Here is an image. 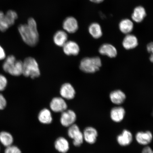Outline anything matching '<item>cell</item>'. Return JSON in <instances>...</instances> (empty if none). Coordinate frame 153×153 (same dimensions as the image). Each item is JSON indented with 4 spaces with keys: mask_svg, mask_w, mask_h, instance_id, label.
<instances>
[{
    "mask_svg": "<svg viewBox=\"0 0 153 153\" xmlns=\"http://www.w3.org/2000/svg\"><path fill=\"white\" fill-rule=\"evenodd\" d=\"M18 30L23 41L27 45L33 47L39 41V35L36 21L32 18L28 19L27 24L20 25Z\"/></svg>",
    "mask_w": 153,
    "mask_h": 153,
    "instance_id": "obj_1",
    "label": "cell"
},
{
    "mask_svg": "<svg viewBox=\"0 0 153 153\" xmlns=\"http://www.w3.org/2000/svg\"><path fill=\"white\" fill-rule=\"evenodd\" d=\"M25 77L35 79L39 76L41 72L39 65L35 59L27 57L23 62L22 74Z\"/></svg>",
    "mask_w": 153,
    "mask_h": 153,
    "instance_id": "obj_2",
    "label": "cell"
},
{
    "mask_svg": "<svg viewBox=\"0 0 153 153\" xmlns=\"http://www.w3.org/2000/svg\"><path fill=\"white\" fill-rule=\"evenodd\" d=\"M101 65V59L98 57H85L81 61L79 68L87 73H93L98 71Z\"/></svg>",
    "mask_w": 153,
    "mask_h": 153,
    "instance_id": "obj_3",
    "label": "cell"
},
{
    "mask_svg": "<svg viewBox=\"0 0 153 153\" xmlns=\"http://www.w3.org/2000/svg\"><path fill=\"white\" fill-rule=\"evenodd\" d=\"M68 134L70 138L73 140V143L74 146L79 147L84 142L83 133L76 124H74L69 127Z\"/></svg>",
    "mask_w": 153,
    "mask_h": 153,
    "instance_id": "obj_4",
    "label": "cell"
},
{
    "mask_svg": "<svg viewBox=\"0 0 153 153\" xmlns=\"http://www.w3.org/2000/svg\"><path fill=\"white\" fill-rule=\"evenodd\" d=\"M76 120V115L74 111L66 110L62 113L60 121L61 124L65 127H70L74 124Z\"/></svg>",
    "mask_w": 153,
    "mask_h": 153,
    "instance_id": "obj_5",
    "label": "cell"
},
{
    "mask_svg": "<svg viewBox=\"0 0 153 153\" xmlns=\"http://www.w3.org/2000/svg\"><path fill=\"white\" fill-rule=\"evenodd\" d=\"M51 109L55 112L62 113L67 110L68 105L65 99L62 97L53 98L50 104Z\"/></svg>",
    "mask_w": 153,
    "mask_h": 153,
    "instance_id": "obj_6",
    "label": "cell"
},
{
    "mask_svg": "<svg viewBox=\"0 0 153 153\" xmlns=\"http://www.w3.org/2000/svg\"><path fill=\"white\" fill-rule=\"evenodd\" d=\"M84 140L89 144H94L97 141L98 133L94 127H88L84 129L83 133Z\"/></svg>",
    "mask_w": 153,
    "mask_h": 153,
    "instance_id": "obj_7",
    "label": "cell"
},
{
    "mask_svg": "<svg viewBox=\"0 0 153 153\" xmlns=\"http://www.w3.org/2000/svg\"><path fill=\"white\" fill-rule=\"evenodd\" d=\"M62 27L65 31L70 33H74L78 30V22L74 17H68L63 22Z\"/></svg>",
    "mask_w": 153,
    "mask_h": 153,
    "instance_id": "obj_8",
    "label": "cell"
},
{
    "mask_svg": "<svg viewBox=\"0 0 153 153\" xmlns=\"http://www.w3.org/2000/svg\"><path fill=\"white\" fill-rule=\"evenodd\" d=\"M60 93L62 98L70 100L75 97L76 91L71 84L66 83L63 84L61 87Z\"/></svg>",
    "mask_w": 153,
    "mask_h": 153,
    "instance_id": "obj_9",
    "label": "cell"
},
{
    "mask_svg": "<svg viewBox=\"0 0 153 153\" xmlns=\"http://www.w3.org/2000/svg\"><path fill=\"white\" fill-rule=\"evenodd\" d=\"M135 138L139 144L147 146L152 142L153 135L150 131H139L136 134Z\"/></svg>",
    "mask_w": 153,
    "mask_h": 153,
    "instance_id": "obj_10",
    "label": "cell"
},
{
    "mask_svg": "<svg viewBox=\"0 0 153 153\" xmlns=\"http://www.w3.org/2000/svg\"><path fill=\"white\" fill-rule=\"evenodd\" d=\"M132 134L129 130L124 129L121 134L117 137V141L118 144L122 146H128L132 142Z\"/></svg>",
    "mask_w": 153,
    "mask_h": 153,
    "instance_id": "obj_11",
    "label": "cell"
},
{
    "mask_svg": "<svg viewBox=\"0 0 153 153\" xmlns=\"http://www.w3.org/2000/svg\"><path fill=\"white\" fill-rule=\"evenodd\" d=\"M62 47L64 52L68 56H76L78 54L80 51L79 45L73 41H67Z\"/></svg>",
    "mask_w": 153,
    "mask_h": 153,
    "instance_id": "obj_12",
    "label": "cell"
},
{
    "mask_svg": "<svg viewBox=\"0 0 153 153\" xmlns=\"http://www.w3.org/2000/svg\"><path fill=\"white\" fill-rule=\"evenodd\" d=\"M126 111L123 107H114L110 112V117L113 121L116 123H120L124 119Z\"/></svg>",
    "mask_w": 153,
    "mask_h": 153,
    "instance_id": "obj_13",
    "label": "cell"
},
{
    "mask_svg": "<svg viewBox=\"0 0 153 153\" xmlns=\"http://www.w3.org/2000/svg\"><path fill=\"white\" fill-rule=\"evenodd\" d=\"M99 52L101 54L106 55L110 58L115 57L117 51L114 46L110 44H104L101 46L99 49Z\"/></svg>",
    "mask_w": 153,
    "mask_h": 153,
    "instance_id": "obj_14",
    "label": "cell"
},
{
    "mask_svg": "<svg viewBox=\"0 0 153 153\" xmlns=\"http://www.w3.org/2000/svg\"><path fill=\"white\" fill-rule=\"evenodd\" d=\"M138 45V39L134 35L131 34H127L124 38L122 45L126 49L130 50L135 48Z\"/></svg>",
    "mask_w": 153,
    "mask_h": 153,
    "instance_id": "obj_15",
    "label": "cell"
},
{
    "mask_svg": "<svg viewBox=\"0 0 153 153\" xmlns=\"http://www.w3.org/2000/svg\"><path fill=\"white\" fill-rule=\"evenodd\" d=\"M68 35L65 30H59L57 31L53 37V41L57 46L62 47L68 41Z\"/></svg>",
    "mask_w": 153,
    "mask_h": 153,
    "instance_id": "obj_16",
    "label": "cell"
},
{
    "mask_svg": "<svg viewBox=\"0 0 153 153\" xmlns=\"http://www.w3.org/2000/svg\"><path fill=\"white\" fill-rule=\"evenodd\" d=\"M146 15L145 9L142 6H139L134 9L131 15V19L135 22L140 23L144 20Z\"/></svg>",
    "mask_w": 153,
    "mask_h": 153,
    "instance_id": "obj_17",
    "label": "cell"
},
{
    "mask_svg": "<svg viewBox=\"0 0 153 153\" xmlns=\"http://www.w3.org/2000/svg\"><path fill=\"white\" fill-rule=\"evenodd\" d=\"M54 145L56 150L62 153H66L69 150V143L64 137H61L57 138L55 141Z\"/></svg>",
    "mask_w": 153,
    "mask_h": 153,
    "instance_id": "obj_18",
    "label": "cell"
},
{
    "mask_svg": "<svg viewBox=\"0 0 153 153\" xmlns=\"http://www.w3.org/2000/svg\"><path fill=\"white\" fill-rule=\"evenodd\" d=\"M110 99L114 104L117 105L121 104L125 101L126 95L120 90H116L112 92L110 95Z\"/></svg>",
    "mask_w": 153,
    "mask_h": 153,
    "instance_id": "obj_19",
    "label": "cell"
},
{
    "mask_svg": "<svg viewBox=\"0 0 153 153\" xmlns=\"http://www.w3.org/2000/svg\"><path fill=\"white\" fill-rule=\"evenodd\" d=\"M23 62L16 60L11 65L7 73L14 76H20L22 74Z\"/></svg>",
    "mask_w": 153,
    "mask_h": 153,
    "instance_id": "obj_20",
    "label": "cell"
},
{
    "mask_svg": "<svg viewBox=\"0 0 153 153\" xmlns=\"http://www.w3.org/2000/svg\"><path fill=\"white\" fill-rule=\"evenodd\" d=\"M38 119L41 123L44 124L51 123L53 117L50 110L46 108L41 110L38 114Z\"/></svg>",
    "mask_w": 153,
    "mask_h": 153,
    "instance_id": "obj_21",
    "label": "cell"
},
{
    "mask_svg": "<svg viewBox=\"0 0 153 153\" xmlns=\"http://www.w3.org/2000/svg\"><path fill=\"white\" fill-rule=\"evenodd\" d=\"M119 29L122 33L129 34L132 31L134 28V24L129 19H124L121 21L119 25Z\"/></svg>",
    "mask_w": 153,
    "mask_h": 153,
    "instance_id": "obj_22",
    "label": "cell"
},
{
    "mask_svg": "<svg viewBox=\"0 0 153 153\" xmlns=\"http://www.w3.org/2000/svg\"><path fill=\"white\" fill-rule=\"evenodd\" d=\"M89 32L92 37L95 39H98L102 35V28L100 25L97 23H93L89 26Z\"/></svg>",
    "mask_w": 153,
    "mask_h": 153,
    "instance_id": "obj_23",
    "label": "cell"
},
{
    "mask_svg": "<svg viewBox=\"0 0 153 153\" xmlns=\"http://www.w3.org/2000/svg\"><path fill=\"white\" fill-rule=\"evenodd\" d=\"M14 141L12 135L6 131L0 133V142L4 146L8 147L12 145Z\"/></svg>",
    "mask_w": 153,
    "mask_h": 153,
    "instance_id": "obj_24",
    "label": "cell"
},
{
    "mask_svg": "<svg viewBox=\"0 0 153 153\" xmlns=\"http://www.w3.org/2000/svg\"><path fill=\"white\" fill-rule=\"evenodd\" d=\"M5 15L7 24L9 27H10L14 25L15 21L18 19V14L16 11L10 10L7 11Z\"/></svg>",
    "mask_w": 153,
    "mask_h": 153,
    "instance_id": "obj_25",
    "label": "cell"
},
{
    "mask_svg": "<svg viewBox=\"0 0 153 153\" xmlns=\"http://www.w3.org/2000/svg\"><path fill=\"white\" fill-rule=\"evenodd\" d=\"M4 13L0 11V31L5 32L9 28Z\"/></svg>",
    "mask_w": 153,
    "mask_h": 153,
    "instance_id": "obj_26",
    "label": "cell"
},
{
    "mask_svg": "<svg viewBox=\"0 0 153 153\" xmlns=\"http://www.w3.org/2000/svg\"><path fill=\"white\" fill-rule=\"evenodd\" d=\"M16 58L13 55H10L7 57L3 64V67L4 70L5 72H7L11 65L16 62Z\"/></svg>",
    "mask_w": 153,
    "mask_h": 153,
    "instance_id": "obj_27",
    "label": "cell"
},
{
    "mask_svg": "<svg viewBox=\"0 0 153 153\" xmlns=\"http://www.w3.org/2000/svg\"><path fill=\"white\" fill-rule=\"evenodd\" d=\"M4 153H22V152L18 147L11 145L7 147Z\"/></svg>",
    "mask_w": 153,
    "mask_h": 153,
    "instance_id": "obj_28",
    "label": "cell"
},
{
    "mask_svg": "<svg viewBox=\"0 0 153 153\" xmlns=\"http://www.w3.org/2000/svg\"><path fill=\"white\" fill-rule=\"evenodd\" d=\"M7 80L5 76L0 74V91L4 90L7 85Z\"/></svg>",
    "mask_w": 153,
    "mask_h": 153,
    "instance_id": "obj_29",
    "label": "cell"
},
{
    "mask_svg": "<svg viewBox=\"0 0 153 153\" xmlns=\"http://www.w3.org/2000/svg\"><path fill=\"white\" fill-rule=\"evenodd\" d=\"M7 105V101L3 96L0 94V110H3Z\"/></svg>",
    "mask_w": 153,
    "mask_h": 153,
    "instance_id": "obj_30",
    "label": "cell"
},
{
    "mask_svg": "<svg viewBox=\"0 0 153 153\" xmlns=\"http://www.w3.org/2000/svg\"><path fill=\"white\" fill-rule=\"evenodd\" d=\"M5 53L3 48L0 45V60H2L5 58Z\"/></svg>",
    "mask_w": 153,
    "mask_h": 153,
    "instance_id": "obj_31",
    "label": "cell"
},
{
    "mask_svg": "<svg viewBox=\"0 0 153 153\" xmlns=\"http://www.w3.org/2000/svg\"><path fill=\"white\" fill-rule=\"evenodd\" d=\"M141 153H153V152L151 147L147 146L143 149Z\"/></svg>",
    "mask_w": 153,
    "mask_h": 153,
    "instance_id": "obj_32",
    "label": "cell"
},
{
    "mask_svg": "<svg viewBox=\"0 0 153 153\" xmlns=\"http://www.w3.org/2000/svg\"><path fill=\"white\" fill-rule=\"evenodd\" d=\"M153 45L152 42L149 44L148 45H147V49L149 53H152L153 50Z\"/></svg>",
    "mask_w": 153,
    "mask_h": 153,
    "instance_id": "obj_33",
    "label": "cell"
},
{
    "mask_svg": "<svg viewBox=\"0 0 153 153\" xmlns=\"http://www.w3.org/2000/svg\"><path fill=\"white\" fill-rule=\"evenodd\" d=\"M104 1V0H92V1L94 2L95 3H99L102 2Z\"/></svg>",
    "mask_w": 153,
    "mask_h": 153,
    "instance_id": "obj_34",
    "label": "cell"
},
{
    "mask_svg": "<svg viewBox=\"0 0 153 153\" xmlns=\"http://www.w3.org/2000/svg\"><path fill=\"white\" fill-rule=\"evenodd\" d=\"M153 55L152 54V55H151V56L150 57V60L152 62H153Z\"/></svg>",
    "mask_w": 153,
    "mask_h": 153,
    "instance_id": "obj_35",
    "label": "cell"
},
{
    "mask_svg": "<svg viewBox=\"0 0 153 153\" xmlns=\"http://www.w3.org/2000/svg\"><path fill=\"white\" fill-rule=\"evenodd\" d=\"M90 1H91L92 0H90Z\"/></svg>",
    "mask_w": 153,
    "mask_h": 153,
    "instance_id": "obj_36",
    "label": "cell"
}]
</instances>
